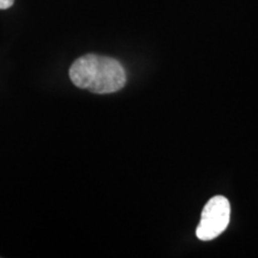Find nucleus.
I'll return each instance as SVG.
<instances>
[{
	"label": "nucleus",
	"instance_id": "1",
	"mask_svg": "<svg viewBox=\"0 0 258 258\" xmlns=\"http://www.w3.org/2000/svg\"><path fill=\"white\" fill-rule=\"evenodd\" d=\"M70 78L77 88L105 95L124 88L127 82L123 66L109 56L86 54L72 63Z\"/></svg>",
	"mask_w": 258,
	"mask_h": 258
},
{
	"label": "nucleus",
	"instance_id": "2",
	"mask_svg": "<svg viewBox=\"0 0 258 258\" xmlns=\"http://www.w3.org/2000/svg\"><path fill=\"white\" fill-rule=\"evenodd\" d=\"M231 220V205L225 196L218 195L206 203L201 213V220L196 228V237L208 241L219 237Z\"/></svg>",
	"mask_w": 258,
	"mask_h": 258
},
{
	"label": "nucleus",
	"instance_id": "3",
	"mask_svg": "<svg viewBox=\"0 0 258 258\" xmlns=\"http://www.w3.org/2000/svg\"><path fill=\"white\" fill-rule=\"evenodd\" d=\"M15 0H0V10H8L14 5Z\"/></svg>",
	"mask_w": 258,
	"mask_h": 258
}]
</instances>
